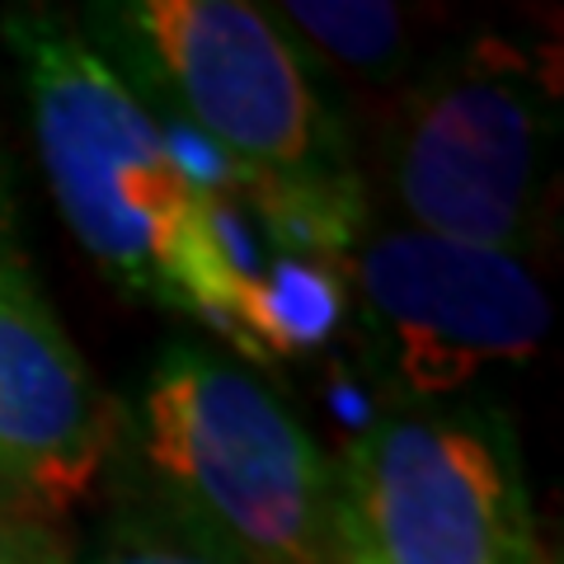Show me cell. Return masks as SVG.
I'll return each instance as SVG.
<instances>
[{
    "mask_svg": "<svg viewBox=\"0 0 564 564\" xmlns=\"http://www.w3.org/2000/svg\"><path fill=\"white\" fill-rule=\"evenodd\" d=\"M33 141L70 236L137 302L207 321L240 344L273 325L269 288L236 254V221L147 95L62 10H6Z\"/></svg>",
    "mask_w": 564,
    "mask_h": 564,
    "instance_id": "cell-1",
    "label": "cell"
},
{
    "mask_svg": "<svg viewBox=\"0 0 564 564\" xmlns=\"http://www.w3.org/2000/svg\"><path fill=\"white\" fill-rule=\"evenodd\" d=\"M90 24L207 141L278 240L344 269L372 226L367 184L321 70L263 6L122 0L95 6Z\"/></svg>",
    "mask_w": 564,
    "mask_h": 564,
    "instance_id": "cell-2",
    "label": "cell"
},
{
    "mask_svg": "<svg viewBox=\"0 0 564 564\" xmlns=\"http://www.w3.org/2000/svg\"><path fill=\"white\" fill-rule=\"evenodd\" d=\"M555 155L551 70L489 33L419 62L377 132V174L400 226L527 263L551 236Z\"/></svg>",
    "mask_w": 564,
    "mask_h": 564,
    "instance_id": "cell-3",
    "label": "cell"
},
{
    "mask_svg": "<svg viewBox=\"0 0 564 564\" xmlns=\"http://www.w3.org/2000/svg\"><path fill=\"white\" fill-rule=\"evenodd\" d=\"M141 485L245 564H321L339 532V470L245 367L174 344L137 404Z\"/></svg>",
    "mask_w": 564,
    "mask_h": 564,
    "instance_id": "cell-4",
    "label": "cell"
},
{
    "mask_svg": "<svg viewBox=\"0 0 564 564\" xmlns=\"http://www.w3.org/2000/svg\"><path fill=\"white\" fill-rule=\"evenodd\" d=\"M339 470V532L372 564H545L513 429L475 410H395Z\"/></svg>",
    "mask_w": 564,
    "mask_h": 564,
    "instance_id": "cell-5",
    "label": "cell"
},
{
    "mask_svg": "<svg viewBox=\"0 0 564 564\" xmlns=\"http://www.w3.org/2000/svg\"><path fill=\"white\" fill-rule=\"evenodd\" d=\"M339 273H348L367 372L414 410L522 367L551 334V296L527 259L400 221L367 226Z\"/></svg>",
    "mask_w": 564,
    "mask_h": 564,
    "instance_id": "cell-6",
    "label": "cell"
},
{
    "mask_svg": "<svg viewBox=\"0 0 564 564\" xmlns=\"http://www.w3.org/2000/svg\"><path fill=\"white\" fill-rule=\"evenodd\" d=\"M109 410L24 269L0 273V494L62 518L109 462Z\"/></svg>",
    "mask_w": 564,
    "mask_h": 564,
    "instance_id": "cell-7",
    "label": "cell"
},
{
    "mask_svg": "<svg viewBox=\"0 0 564 564\" xmlns=\"http://www.w3.org/2000/svg\"><path fill=\"white\" fill-rule=\"evenodd\" d=\"M263 14L296 43V52L321 70H344L358 85L400 90L419 70L414 57V24L400 6L377 0H288V6H263Z\"/></svg>",
    "mask_w": 564,
    "mask_h": 564,
    "instance_id": "cell-8",
    "label": "cell"
},
{
    "mask_svg": "<svg viewBox=\"0 0 564 564\" xmlns=\"http://www.w3.org/2000/svg\"><path fill=\"white\" fill-rule=\"evenodd\" d=\"M85 564H245V560L212 532H203L193 518H184L174 503H165L155 489L132 485V494H118V503L109 508Z\"/></svg>",
    "mask_w": 564,
    "mask_h": 564,
    "instance_id": "cell-9",
    "label": "cell"
},
{
    "mask_svg": "<svg viewBox=\"0 0 564 564\" xmlns=\"http://www.w3.org/2000/svg\"><path fill=\"white\" fill-rule=\"evenodd\" d=\"M0 564H76V545L62 518L33 513L0 494Z\"/></svg>",
    "mask_w": 564,
    "mask_h": 564,
    "instance_id": "cell-10",
    "label": "cell"
},
{
    "mask_svg": "<svg viewBox=\"0 0 564 564\" xmlns=\"http://www.w3.org/2000/svg\"><path fill=\"white\" fill-rule=\"evenodd\" d=\"M24 254L14 250V231H10V203H6V184H0V273L20 269Z\"/></svg>",
    "mask_w": 564,
    "mask_h": 564,
    "instance_id": "cell-11",
    "label": "cell"
},
{
    "mask_svg": "<svg viewBox=\"0 0 564 564\" xmlns=\"http://www.w3.org/2000/svg\"><path fill=\"white\" fill-rule=\"evenodd\" d=\"M321 564H372V560H367V555H362L358 545H352L344 532H334V545H329V555H325Z\"/></svg>",
    "mask_w": 564,
    "mask_h": 564,
    "instance_id": "cell-12",
    "label": "cell"
}]
</instances>
